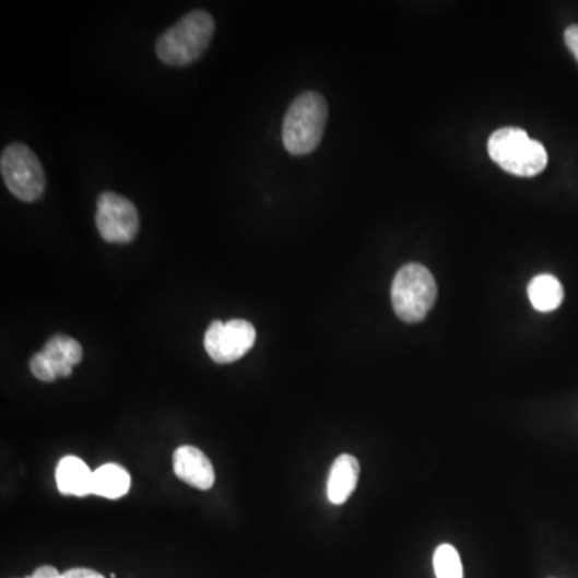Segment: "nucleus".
<instances>
[{"instance_id":"nucleus-1","label":"nucleus","mask_w":578,"mask_h":578,"mask_svg":"<svg viewBox=\"0 0 578 578\" xmlns=\"http://www.w3.org/2000/svg\"><path fill=\"white\" fill-rule=\"evenodd\" d=\"M214 19L207 10H193L156 40V55L170 67H187L203 57L214 36Z\"/></svg>"},{"instance_id":"nucleus-2","label":"nucleus","mask_w":578,"mask_h":578,"mask_svg":"<svg viewBox=\"0 0 578 578\" xmlns=\"http://www.w3.org/2000/svg\"><path fill=\"white\" fill-rule=\"evenodd\" d=\"M328 121L327 101L318 92H304L283 119V143L291 155H307L320 145Z\"/></svg>"},{"instance_id":"nucleus-3","label":"nucleus","mask_w":578,"mask_h":578,"mask_svg":"<svg viewBox=\"0 0 578 578\" xmlns=\"http://www.w3.org/2000/svg\"><path fill=\"white\" fill-rule=\"evenodd\" d=\"M488 155L503 170L518 177L536 176L548 164L545 146L519 128H503L492 133Z\"/></svg>"},{"instance_id":"nucleus-4","label":"nucleus","mask_w":578,"mask_h":578,"mask_svg":"<svg viewBox=\"0 0 578 578\" xmlns=\"http://www.w3.org/2000/svg\"><path fill=\"white\" fill-rule=\"evenodd\" d=\"M391 297L392 307L400 320L418 323L436 304V280L421 263H406L394 276Z\"/></svg>"},{"instance_id":"nucleus-5","label":"nucleus","mask_w":578,"mask_h":578,"mask_svg":"<svg viewBox=\"0 0 578 578\" xmlns=\"http://www.w3.org/2000/svg\"><path fill=\"white\" fill-rule=\"evenodd\" d=\"M0 173L3 184L19 200L34 203L46 191V173L33 150L12 143L2 152Z\"/></svg>"},{"instance_id":"nucleus-6","label":"nucleus","mask_w":578,"mask_h":578,"mask_svg":"<svg viewBox=\"0 0 578 578\" xmlns=\"http://www.w3.org/2000/svg\"><path fill=\"white\" fill-rule=\"evenodd\" d=\"M256 337L258 334L251 321L243 318L215 320L204 334V349L215 364H234L255 347Z\"/></svg>"},{"instance_id":"nucleus-7","label":"nucleus","mask_w":578,"mask_h":578,"mask_svg":"<svg viewBox=\"0 0 578 578\" xmlns=\"http://www.w3.org/2000/svg\"><path fill=\"white\" fill-rule=\"evenodd\" d=\"M95 224H97L98 234L106 243L126 245L139 234V211L128 198L113 193V191H105L97 200Z\"/></svg>"},{"instance_id":"nucleus-8","label":"nucleus","mask_w":578,"mask_h":578,"mask_svg":"<svg viewBox=\"0 0 578 578\" xmlns=\"http://www.w3.org/2000/svg\"><path fill=\"white\" fill-rule=\"evenodd\" d=\"M174 473L197 491H210L215 484V471L210 458L193 446H180L173 455Z\"/></svg>"},{"instance_id":"nucleus-9","label":"nucleus","mask_w":578,"mask_h":578,"mask_svg":"<svg viewBox=\"0 0 578 578\" xmlns=\"http://www.w3.org/2000/svg\"><path fill=\"white\" fill-rule=\"evenodd\" d=\"M57 488L64 497L84 498L94 495V471L80 457L67 455L55 470Z\"/></svg>"},{"instance_id":"nucleus-10","label":"nucleus","mask_w":578,"mask_h":578,"mask_svg":"<svg viewBox=\"0 0 578 578\" xmlns=\"http://www.w3.org/2000/svg\"><path fill=\"white\" fill-rule=\"evenodd\" d=\"M361 464L352 455H340L328 475L327 495L333 505H344L357 488Z\"/></svg>"},{"instance_id":"nucleus-11","label":"nucleus","mask_w":578,"mask_h":578,"mask_svg":"<svg viewBox=\"0 0 578 578\" xmlns=\"http://www.w3.org/2000/svg\"><path fill=\"white\" fill-rule=\"evenodd\" d=\"M40 352L52 365L57 378H68L73 375V367L81 364L84 357L80 342L67 334H55Z\"/></svg>"},{"instance_id":"nucleus-12","label":"nucleus","mask_w":578,"mask_h":578,"mask_svg":"<svg viewBox=\"0 0 578 578\" xmlns=\"http://www.w3.org/2000/svg\"><path fill=\"white\" fill-rule=\"evenodd\" d=\"M132 479L126 468L106 463L94 471V495L106 499L126 497L131 491Z\"/></svg>"},{"instance_id":"nucleus-13","label":"nucleus","mask_w":578,"mask_h":578,"mask_svg":"<svg viewBox=\"0 0 578 578\" xmlns=\"http://www.w3.org/2000/svg\"><path fill=\"white\" fill-rule=\"evenodd\" d=\"M527 293H529L533 309L539 310V312H553L564 300L563 285L556 276L548 275V273L535 276L529 283Z\"/></svg>"},{"instance_id":"nucleus-14","label":"nucleus","mask_w":578,"mask_h":578,"mask_svg":"<svg viewBox=\"0 0 578 578\" xmlns=\"http://www.w3.org/2000/svg\"><path fill=\"white\" fill-rule=\"evenodd\" d=\"M434 573L437 578H463L460 553L451 545H440L434 553Z\"/></svg>"},{"instance_id":"nucleus-15","label":"nucleus","mask_w":578,"mask_h":578,"mask_svg":"<svg viewBox=\"0 0 578 578\" xmlns=\"http://www.w3.org/2000/svg\"><path fill=\"white\" fill-rule=\"evenodd\" d=\"M30 369L33 373L34 378L39 379L43 382L57 381V375H55L52 365L44 357L43 352H37L31 357Z\"/></svg>"},{"instance_id":"nucleus-16","label":"nucleus","mask_w":578,"mask_h":578,"mask_svg":"<svg viewBox=\"0 0 578 578\" xmlns=\"http://www.w3.org/2000/svg\"><path fill=\"white\" fill-rule=\"evenodd\" d=\"M60 578H105V576H102L97 570L74 567V569H68L67 573H61Z\"/></svg>"},{"instance_id":"nucleus-17","label":"nucleus","mask_w":578,"mask_h":578,"mask_svg":"<svg viewBox=\"0 0 578 578\" xmlns=\"http://www.w3.org/2000/svg\"><path fill=\"white\" fill-rule=\"evenodd\" d=\"M564 40H566L567 49L573 52L578 61V25L567 27L566 34H564Z\"/></svg>"},{"instance_id":"nucleus-18","label":"nucleus","mask_w":578,"mask_h":578,"mask_svg":"<svg viewBox=\"0 0 578 578\" xmlns=\"http://www.w3.org/2000/svg\"><path fill=\"white\" fill-rule=\"evenodd\" d=\"M61 573H58L57 567L54 566H40L31 574V578H60Z\"/></svg>"},{"instance_id":"nucleus-19","label":"nucleus","mask_w":578,"mask_h":578,"mask_svg":"<svg viewBox=\"0 0 578 578\" xmlns=\"http://www.w3.org/2000/svg\"><path fill=\"white\" fill-rule=\"evenodd\" d=\"M25 578H31L30 576L25 577Z\"/></svg>"}]
</instances>
